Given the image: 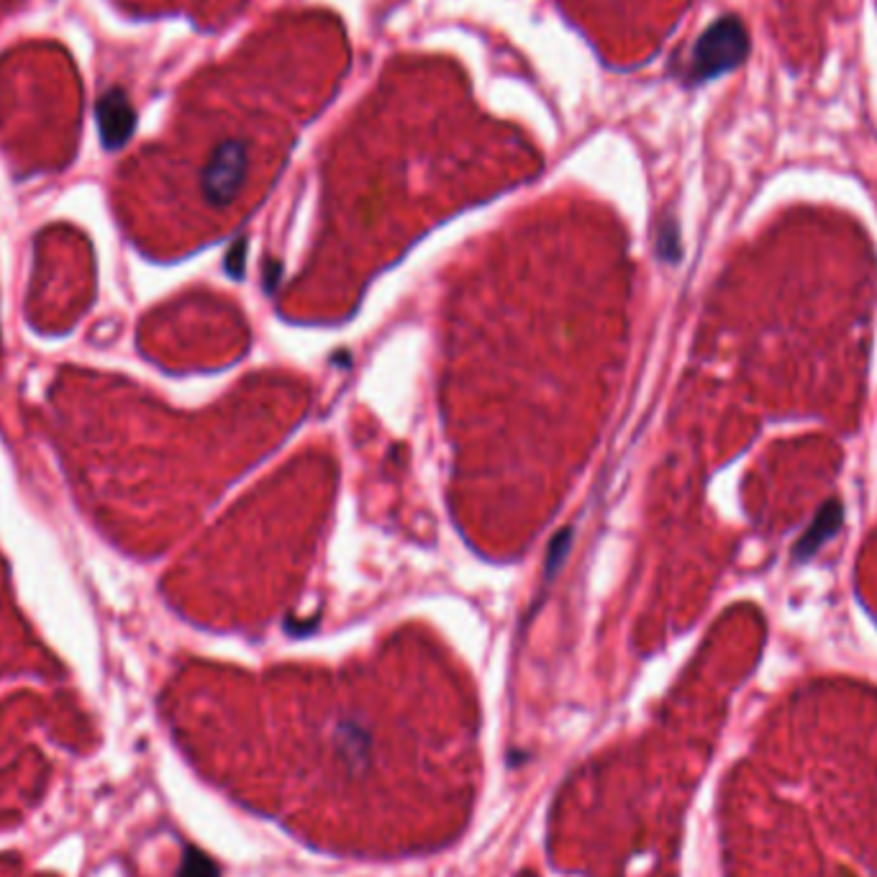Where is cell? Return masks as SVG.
Wrapping results in <instances>:
<instances>
[{"label": "cell", "instance_id": "obj_2", "mask_svg": "<svg viewBox=\"0 0 877 877\" xmlns=\"http://www.w3.org/2000/svg\"><path fill=\"white\" fill-rule=\"evenodd\" d=\"M249 155L241 142H221L203 170V193L213 205H228L247 178Z\"/></svg>", "mask_w": 877, "mask_h": 877}, {"label": "cell", "instance_id": "obj_4", "mask_svg": "<svg viewBox=\"0 0 877 877\" xmlns=\"http://www.w3.org/2000/svg\"><path fill=\"white\" fill-rule=\"evenodd\" d=\"M839 524H842V506H839V503H829V506H823L821 516L816 518L813 529L806 533L803 541H800L798 554L808 556L811 552H816V549L823 544V539L831 537V533L839 529Z\"/></svg>", "mask_w": 877, "mask_h": 877}, {"label": "cell", "instance_id": "obj_3", "mask_svg": "<svg viewBox=\"0 0 877 877\" xmlns=\"http://www.w3.org/2000/svg\"><path fill=\"white\" fill-rule=\"evenodd\" d=\"M101 126H103V136L105 142L111 144H121L126 139L128 134H132L134 128V111L128 109L126 98L121 93H111L103 98L101 103Z\"/></svg>", "mask_w": 877, "mask_h": 877}, {"label": "cell", "instance_id": "obj_1", "mask_svg": "<svg viewBox=\"0 0 877 877\" xmlns=\"http://www.w3.org/2000/svg\"><path fill=\"white\" fill-rule=\"evenodd\" d=\"M750 52V36H746L742 21L737 16H723L704 32L693 49L688 80L706 82L719 75L734 70Z\"/></svg>", "mask_w": 877, "mask_h": 877}]
</instances>
